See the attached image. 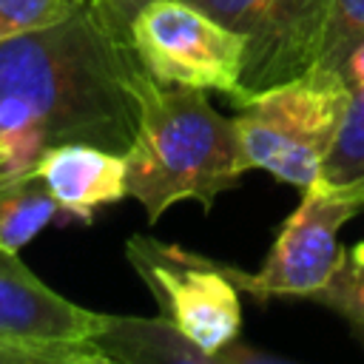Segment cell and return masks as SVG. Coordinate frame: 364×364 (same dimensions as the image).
<instances>
[{
	"mask_svg": "<svg viewBox=\"0 0 364 364\" xmlns=\"http://www.w3.org/2000/svg\"><path fill=\"white\" fill-rule=\"evenodd\" d=\"M128 37L85 3L65 20L0 43V176L28 173L63 142L125 154L145 77Z\"/></svg>",
	"mask_w": 364,
	"mask_h": 364,
	"instance_id": "6da1fadb",
	"label": "cell"
},
{
	"mask_svg": "<svg viewBox=\"0 0 364 364\" xmlns=\"http://www.w3.org/2000/svg\"><path fill=\"white\" fill-rule=\"evenodd\" d=\"M125 162L128 196L142 205L151 225L182 199L210 208L247 171L233 119L222 117L202 88L165 85L148 71Z\"/></svg>",
	"mask_w": 364,
	"mask_h": 364,
	"instance_id": "7a4b0ae2",
	"label": "cell"
},
{
	"mask_svg": "<svg viewBox=\"0 0 364 364\" xmlns=\"http://www.w3.org/2000/svg\"><path fill=\"white\" fill-rule=\"evenodd\" d=\"M350 97L347 74L321 65L250 97L233 117L245 165L304 191L321 176Z\"/></svg>",
	"mask_w": 364,
	"mask_h": 364,
	"instance_id": "3957f363",
	"label": "cell"
},
{
	"mask_svg": "<svg viewBox=\"0 0 364 364\" xmlns=\"http://www.w3.org/2000/svg\"><path fill=\"white\" fill-rule=\"evenodd\" d=\"M125 259L151 290L159 316L176 324L219 364L284 361L279 355L242 347V290L233 284L228 264L145 233L125 242Z\"/></svg>",
	"mask_w": 364,
	"mask_h": 364,
	"instance_id": "277c9868",
	"label": "cell"
},
{
	"mask_svg": "<svg viewBox=\"0 0 364 364\" xmlns=\"http://www.w3.org/2000/svg\"><path fill=\"white\" fill-rule=\"evenodd\" d=\"M364 210V182L330 185L321 176L304 188L301 205L284 219L267 259L256 273L228 264L233 284L253 296L267 299H316L347 250L338 245V230Z\"/></svg>",
	"mask_w": 364,
	"mask_h": 364,
	"instance_id": "5b68a950",
	"label": "cell"
},
{
	"mask_svg": "<svg viewBox=\"0 0 364 364\" xmlns=\"http://www.w3.org/2000/svg\"><path fill=\"white\" fill-rule=\"evenodd\" d=\"M156 82L236 94L245 37L188 0H148L125 31Z\"/></svg>",
	"mask_w": 364,
	"mask_h": 364,
	"instance_id": "8992f818",
	"label": "cell"
},
{
	"mask_svg": "<svg viewBox=\"0 0 364 364\" xmlns=\"http://www.w3.org/2000/svg\"><path fill=\"white\" fill-rule=\"evenodd\" d=\"M245 37L239 85L230 102L239 108L256 94L296 80L318 65L330 0H188Z\"/></svg>",
	"mask_w": 364,
	"mask_h": 364,
	"instance_id": "52a82bcc",
	"label": "cell"
},
{
	"mask_svg": "<svg viewBox=\"0 0 364 364\" xmlns=\"http://www.w3.org/2000/svg\"><path fill=\"white\" fill-rule=\"evenodd\" d=\"M105 313L80 307L51 290L14 250L0 247V336L60 353L68 364H105L94 336Z\"/></svg>",
	"mask_w": 364,
	"mask_h": 364,
	"instance_id": "ba28073f",
	"label": "cell"
},
{
	"mask_svg": "<svg viewBox=\"0 0 364 364\" xmlns=\"http://www.w3.org/2000/svg\"><path fill=\"white\" fill-rule=\"evenodd\" d=\"M31 173L43 179L68 222L88 225L100 208L128 196L125 154L91 142H63L46 148Z\"/></svg>",
	"mask_w": 364,
	"mask_h": 364,
	"instance_id": "9c48e42d",
	"label": "cell"
},
{
	"mask_svg": "<svg viewBox=\"0 0 364 364\" xmlns=\"http://www.w3.org/2000/svg\"><path fill=\"white\" fill-rule=\"evenodd\" d=\"M94 344L105 364H219L165 316H108Z\"/></svg>",
	"mask_w": 364,
	"mask_h": 364,
	"instance_id": "30bf717a",
	"label": "cell"
},
{
	"mask_svg": "<svg viewBox=\"0 0 364 364\" xmlns=\"http://www.w3.org/2000/svg\"><path fill=\"white\" fill-rule=\"evenodd\" d=\"M51 222H68L60 202L48 193L40 176L14 173L0 176V247L20 250Z\"/></svg>",
	"mask_w": 364,
	"mask_h": 364,
	"instance_id": "8fae6325",
	"label": "cell"
},
{
	"mask_svg": "<svg viewBox=\"0 0 364 364\" xmlns=\"http://www.w3.org/2000/svg\"><path fill=\"white\" fill-rule=\"evenodd\" d=\"M321 179L330 185L364 182V91L353 88L333 148L324 159Z\"/></svg>",
	"mask_w": 364,
	"mask_h": 364,
	"instance_id": "7c38bea8",
	"label": "cell"
},
{
	"mask_svg": "<svg viewBox=\"0 0 364 364\" xmlns=\"http://www.w3.org/2000/svg\"><path fill=\"white\" fill-rule=\"evenodd\" d=\"M313 301L338 313L347 321V327L353 330V336L364 341V264L361 262L350 259V253H347L341 267L330 279V284Z\"/></svg>",
	"mask_w": 364,
	"mask_h": 364,
	"instance_id": "4fadbf2b",
	"label": "cell"
},
{
	"mask_svg": "<svg viewBox=\"0 0 364 364\" xmlns=\"http://www.w3.org/2000/svg\"><path fill=\"white\" fill-rule=\"evenodd\" d=\"M361 40H364V0H330L327 34L318 65L344 71L350 51Z\"/></svg>",
	"mask_w": 364,
	"mask_h": 364,
	"instance_id": "5bb4252c",
	"label": "cell"
},
{
	"mask_svg": "<svg viewBox=\"0 0 364 364\" xmlns=\"http://www.w3.org/2000/svg\"><path fill=\"white\" fill-rule=\"evenodd\" d=\"M91 0H0V43L54 26Z\"/></svg>",
	"mask_w": 364,
	"mask_h": 364,
	"instance_id": "9a60e30c",
	"label": "cell"
},
{
	"mask_svg": "<svg viewBox=\"0 0 364 364\" xmlns=\"http://www.w3.org/2000/svg\"><path fill=\"white\" fill-rule=\"evenodd\" d=\"M0 364H68V361L54 350L20 344L0 336Z\"/></svg>",
	"mask_w": 364,
	"mask_h": 364,
	"instance_id": "2e32d148",
	"label": "cell"
},
{
	"mask_svg": "<svg viewBox=\"0 0 364 364\" xmlns=\"http://www.w3.org/2000/svg\"><path fill=\"white\" fill-rule=\"evenodd\" d=\"M145 3H148V0H91V6L97 9V14L102 17V23H105L108 28H114L117 34H122V37H125V31H128L131 17H134L136 9L145 6Z\"/></svg>",
	"mask_w": 364,
	"mask_h": 364,
	"instance_id": "e0dca14e",
	"label": "cell"
},
{
	"mask_svg": "<svg viewBox=\"0 0 364 364\" xmlns=\"http://www.w3.org/2000/svg\"><path fill=\"white\" fill-rule=\"evenodd\" d=\"M344 74H347V80H350L353 88L364 91V40L350 51V57L344 63Z\"/></svg>",
	"mask_w": 364,
	"mask_h": 364,
	"instance_id": "ac0fdd59",
	"label": "cell"
},
{
	"mask_svg": "<svg viewBox=\"0 0 364 364\" xmlns=\"http://www.w3.org/2000/svg\"><path fill=\"white\" fill-rule=\"evenodd\" d=\"M347 253H350V259H355V262H361V264H364V242L353 245V250H347Z\"/></svg>",
	"mask_w": 364,
	"mask_h": 364,
	"instance_id": "d6986e66",
	"label": "cell"
},
{
	"mask_svg": "<svg viewBox=\"0 0 364 364\" xmlns=\"http://www.w3.org/2000/svg\"><path fill=\"white\" fill-rule=\"evenodd\" d=\"M0 162H3V151H0Z\"/></svg>",
	"mask_w": 364,
	"mask_h": 364,
	"instance_id": "ffe728a7",
	"label": "cell"
}]
</instances>
